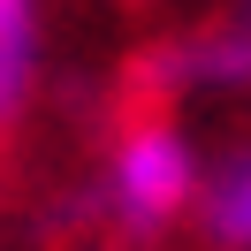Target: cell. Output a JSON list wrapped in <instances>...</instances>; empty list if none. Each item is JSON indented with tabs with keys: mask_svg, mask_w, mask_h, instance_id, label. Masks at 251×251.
Returning a JSON list of instances; mask_svg holds the SVG:
<instances>
[{
	"mask_svg": "<svg viewBox=\"0 0 251 251\" xmlns=\"http://www.w3.org/2000/svg\"><path fill=\"white\" fill-rule=\"evenodd\" d=\"M198 183H205L198 137L168 107H129L99 152V175L84 183L76 213H92L114 244H160V236L190 228Z\"/></svg>",
	"mask_w": 251,
	"mask_h": 251,
	"instance_id": "6da1fadb",
	"label": "cell"
},
{
	"mask_svg": "<svg viewBox=\"0 0 251 251\" xmlns=\"http://www.w3.org/2000/svg\"><path fill=\"white\" fill-rule=\"evenodd\" d=\"M137 99L129 107H175L190 92H251V23L221 0L213 16H190L183 31L152 38L129 61Z\"/></svg>",
	"mask_w": 251,
	"mask_h": 251,
	"instance_id": "7a4b0ae2",
	"label": "cell"
},
{
	"mask_svg": "<svg viewBox=\"0 0 251 251\" xmlns=\"http://www.w3.org/2000/svg\"><path fill=\"white\" fill-rule=\"evenodd\" d=\"M190 236H198V251H251V137L221 145L205 160L198 205H190Z\"/></svg>",
	"mask_w": 251,
	"mask_h": 251,
	"instance_id": "3957f363",
	"label": "cell"
},
{
	"mask_svg": "<svg viewBox=\"0 0 251 251\" xmlns=\"http://www.w3.org/2000/svg\"><path fill=\"white\" fill-rule=\"evenodd\" d=\"M46 53V0H0V69H31Z\"/></svg>",
	"mask_w": 251,
	"mask_h": 251,
	"instance_id": "277c9868",
	"label": "cell"
},
{
	"mask_svg": "<svg viewBox=\"0 0 251 251\" xmlns=\"http://www.w3.org/2000/svg\"><path fill=\"white\" fill-rule=\"evenodd\" d=\"M31 92H38V76H31V69H0V137L16 129V114L31 107Z\"/></svg>",
	"mask_w": 251,
	"mask_h": 251,
	"instance_id": "5b68a950",
	"label": "cell"
}]
</instances>
